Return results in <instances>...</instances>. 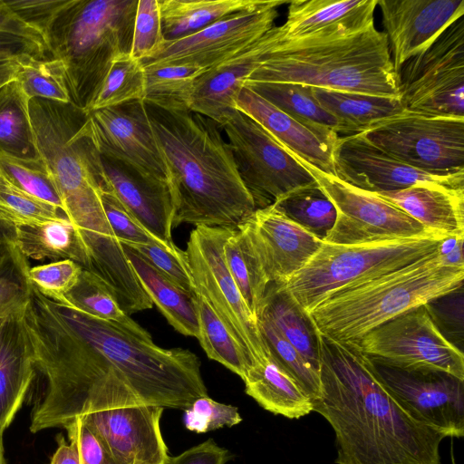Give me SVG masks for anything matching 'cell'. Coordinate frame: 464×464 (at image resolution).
<instances>
[{
    "label": "cell",
    "mask_w": 464,
    "mask_h": 464,
    "mask_svg": "<svg viewBox=\"0 0 464 464\" xmlns=\"http://www.w3.org/2000/svg\"><path fill=\"white\" fill-rule=\"evenodd\" d=\"M320 340V388L312 407L335 433V463L440 464L446 436L399 404L359 346L322 334Z\"/></svg>",
    "instance_id": "obj_1"
},
{
    "label": "cell",
    "mask_w": 464,
    "mask_h": 464,
    "mask_svg": "<svg viewBox=\"0 0 464 464\" xmlns=\"http://www.w3.org/2000/svg\"><path fill=\"white\" fill-rule=\"evenodd\" d=\"M145 106L169 171L172 227H237L256 209L216 121L191 111Z\"/></svg>",
    "instance_id": "obj_2"
},
{
    "label": "cell",
    "mask_w": 464,
    "mask_h": 464,
    "mask_svg": "<svg viewBox=\"0 0 464 464\" xmlns=\"http://www.w3.org/2000/svg\"><path fill=\"white\" fill-rule=\"evenodd\" d=\"M246 81L399 97L387 35L374 24L280 40Z\"/></svg>",
    "instance_id": "obj_3"
},
{
    "label": "cell",
    "mask_w": 464,
    "mask_h": 464,
    "mask_svg": "<svg viewBox=\"0 0 464 464\" xmlns=\"http://www.w3.org/2000/svg\"><path fill=\"white\" fill-rule=\"evenodd\" d=\"M29 111L38 154L64 215L83 238L112 233L100 197L106 180L88 113L72 102L39 98L29 101Z\"/></svg>",
    "instance_id": "obj_4"
},
{
    "label": "cell",
    "mask_w": 464,
    "mask_h": 464,
    "mask_svg": "<svg viewBox=\"0 0 464 464\" xmlns=\"http://www.w3.org/2000/svg\"><path fill=\"white\" fill-rule=\"evenodd\" d=\"M464 266L438 251L397 270L330 295L308 314L320 334L356 343L377 326L463 286Z\"/></svg>",
    "instance_id": "obj_5"
},
{
    "label": "cell",
    "mask_w": 464,
    "mask_h": 464,
    "mask_svg": "<svg viewBox=\"0 0 464 464\" xmlns=\"http://www.w3.org/2000/svg\"><path fill=\"white\" fill-rule=\"evenodd\" d=\"M138 0H69L44 34L63 62L71 102L89 112L113 63L130 53Z\"/></svg>",
    "instance_id": "obj_6"
},
{
    "label": "cell",
    "mask_w": 464,
    "mask_h": 464,
    "mask_svg": "<svg viewBox=\"0 0 464 464\" xmlns=\"http://www.w3.org/2000/svg\"><path fill=\"white\" fill-rule=\"evenodd\" d=\"M68 323L116 369L147 404L186 410L208 396L201 362L183 348L165 349L121 326L58 303Z\"/></svg>",
    "instance_id": "obj_7"
},
{
    "label": "cell",
    "mask_w": 464,
    "mask_h": 464,
    "mask_svg": "<svg viewBox=\"0 0 464 464\" xmlns=\"http://www.w3.org/2000/svg\"><path fill=\"white\" fill-rule=\"evenodd\" d=\"M446 235L340 245L323 242L285 289L308 314L334 293L397 270L438 251Z\"/></svg>",
    "instance_id": "obj_8"
},
{
    "label": "cell",
    "mask_w": 464,
    "mask_h": 464,
    "mask_svg": "<svg viewBox=\"0 0 464 464\" xmlns=\"http://www.w3.org/2000/svg\"><path fill=\"white\" fill-rule=\"evenodd\" d=\"M235 227L198 226L185 250L197 294L201 295L250 357L253 365L270 356L257 319L246 306L224 258Z\"/></svg>",
    "instance_id": "obj_9"
},
{
    "label": "cell",
    "mask_w": 464,
    "mask_h": 464,
    "mask_svg": "<svg viewBox=\"0 0 464 464\" xmlns=\"http://www.w3.org/2000/svg\"><path fill=\"white\" fill-rule=\"evenodd\" d=\"M390 157L434 175L464 172V117L403 111L361 132Z\"/></svg>",
    "instance_id": "obj_10"
},
{
    "label": "cell",
    "mask_w": 464,
    "mask_h": 464,
    "mask_svg": "<svg viewBox=\"0 0 464 464\" xmlns=\"http://www.w3.org/2000/svg\"><path fill=\"white\" fill-rule=\"evenodd\" d=\"M220 128L256 208L276 204L317 184L285 148L248 115L237 111Z\"/></svg>",
    "instance_id": "obj_11"
},
{
    "label": "cell",
    "mask_w": 464,
    "mask_h": 464,
    "mask_svg": "<svg viewBox=\"0 0 464 464\" xmlns=\"http://www.w3.org/2000/svg\"><path fill=\"white\" fill-rule=\"evenodd\" d=\"M463 17L453 23L428 50L401 67L397 75L398 89L405 111L464 117Z\"/></svg>",
    "instance_id": "obj_12"
},
{
    "label": "cell",
    "mask_w": 464,
    "mask_h": 464,
    "mask_svg": "<svg viewBox=\"0 0 464 464\" xmlns=\"http://www.w3.org/2000/svg\"><path fill=\"white\" fill-rule=\"evenodd\" d=\"M284 147L313 176L336 208L334 226L324 239V242L352 245L438 233L428 230L403 210L373 193L357 188L334 175L320 170Z\"/></svg>",
    "instance_id": "obj_13"
},
{
    "label": "cell",
    "mask_w": 464,
    "mask_h": 464,
    "mask_svg": "<svg viewBox=\"0 0 464 464\" xmlns=\"http://www.w3.org/2000/svg\"><path fill=\"white\" fill-rule=\"evenodd\" d=\"M368 357L377 379L411 417L446 438L464 436L463 380L432 367Z\"/></svg>",
    "instance_id": "obj_14"
},
{
    "label": "cell",
    "mask_w": 464,
    "mask_h": 464,
    "mask_svg": "<svg viewBox=\"0 0 464 464\" xmlns=\"http://www.w3.org/2000/svg\"><path fill=\"white\" fill-rule=\"evenodd\" d=\"M370 357L440 369L464 381V355L439 330L425 304L377 326L355 343Z\"/></svg>",
    "instance_id": "obj_15"
},
{
    "label": "cell",
    "mask_w": 464,
    "mask_h": 464,
    "mask_svg": "<svg viewBox=\"0 0 464 464\" xmlns=\"http://www.w3.org/2000/svg\"><path fill=\"white\" fill-rule=\"evenodd\" d=\"M289 1L266 0L262 5L229 15L188 37L165 42L145 65H193L211 69L255 42L275 26L278 7Z\"/></svg>",
    "instance_id": "obj_16"
},
{
    "label": "cell",
    "mask_w": 464,
    "mask_h": 464,
    "mask_svg": "<svg viewBox=\"0 0 464 464\" xmlns=\"http://www.w3.org/2000/svg\"><path fill=\"white\" fill-rule=\"evenodd\" d=\"M88 124L101 155L169 184V171L143 101L90 111Z\"/></svg>",
    "instance_id": "obj_17"
},
{
    "label": "cell",
    "mask_w": 464,
    "mask_h": 464,
    "mask_svg": "<svg viewBox=\"0 0 464 464\" xmlns=\"http://www.w3.org/2000/svg\"><path fill=\"white\" fill-rule=\"evenodd\" d=\"M164 409L136 403L81 416L119 464H164L169 457L160 421Z\"/></svg>",
    "instance_id": "obj_18"
},
{
    "label": "cell",
    "mask_w": 464,
    "mask_h": 464,
    "mask_svg": "<svg viewBox=\"0 0 464 464\" xmlns=\"http://www.w3.org/2000/svg\"><path fill=\"white\" fill-rule=\"evenodd\" d=\"M333 160L338 179L367 192L400 190L420 182L464 188V172L440 176L419 170L390 157L362 133L339 136Z\"/></svg>",
    "instance_id": "obj_19"
},
{
    "label": "cell",
    "mask_w": 464,
    "mask_h": 464,
    "mask_svg": "<svg viewBox=\"0 0 464 464\" xmlns=\"http://www.w3.org/2000/svg\"><path fill=\"white\" fill-rule=\"evenodd\" d=\"M237 227L247 237L269 285L285 284L324 242L288 218L276 204L256 208Z\"/></svg>",
    "instance_id": "obj_20"
},
{
    "label": "cell",
    "mask_w": 464,
    "mask_h": 464,
    "mask_svg": "<svg viewBox=\"0 0 464 464\" xmlns=\"http://www.w3.org/2000/svg\"><path fill=\"white\" fill-rule=\"evenodd\" d=\"M396 74L464 16V0H377Z\"/></svg>",
    "instance_id": "obj_21"
},
{
    "label": "cell",
    "mask_w": 464,
    "mask_h": 464,
    "mask_svg": "<svg viewBox=\"0 0 464 464\" xmlns=\"http://www.w3.org/2000/svg\"><path fill=\"white\" fill-rule=\"evenodd\" d=\"M281 40L280 26H274L230 58L200 75L195 83L190 111L219 126L237 111L236 101L246 81Z\"/></svg>",
    "instance_id": "obj_22"
},
{
    "label": "cell",
    "mask_w": 464,
    "mask_h": 464,
    "mask_svg": "<svg viewBox=\"0 0 464 464\" xmlns=\"http://www.w3.org/2000/svg\"><path fill=\"white\" fill-rule=\"evenodd\" d=\"M107 188L150 233L169 246L174 202L170 185L101 155Z\"/></svg>",
    "instance_id": "obj_23"
},
{
    "label": "cell",
    "mask_w": 464,
    "mask_h": 464,
    "mask_svg": "<svg viewBox=\"0 0 464 464\" xmlns=\"http://www.w3.org/2000/svg\"><path fill=\"white\" fill-rule=\"evenodd\" d=\"M236 108L255 120L280 144L320 170L335 176L333 147L304 125L244 86Z\"/></svg>",
    "instance_id": "obj_24"
},
{
    "label": "cell",
    "mask_w": 464,
    "mask_h": 464,
    "mask_svg": "<svg viewBox=\"0 0 464 464\" xmlns=\"http://www.w3.org/2000/svg\"><path fill=\"white\" fill-rule=\"evenodd\" d=\"M373 194L403 210L428 230L448 237L464 236V188L420 182L403 189Z\"/></svg>",
    "instance_id": "obj_25"
},
{
    "label": "cell",
    "mask_w": 464,
    "mask_h": 464,
    "mask_svg": "<svg viewBox=\"0 0 464 464\" xmlns=\"http://www.w3.org/2000/svg\"><path fill=\"white\" fill-rule=\"evenodd\" d=\"M377 0H294L280 25L281 41L339 29L360 31L374 24Z\"/></svg>",
    "instance_id": "obj_26"
},
{
    "label": "cell",
    "mask_w": 464,
    "mask_h": 464,
    "mask_svg": "<svg viewBox=\"0 0 464 464\" xmlns=\"http://www.w3.org/2000/svg\"><path fill=\"white\" fill-rule=\"evenodd\" d=\"M35 371L22 313L6 318L0 328V433L22 406Z\"/></svg>",
    "instance_id": "obj_27"
},
{
    "label": "cell",
    "mask_w": 464,
    "mask_h": 464,
    "mask_svg": "<svg viewBox=\"0 0 464 464\" xmlns=\"http://www.w3.org/2000/svg\"><path fill=\"white\" fill-rule=\"evenodd\" d=\"M243 382L246 393L274 414L299 419L313 411L310 397L271 355L255 363Z\"/></svg>",
    "instance_id": "obj_28"
},
{
    "label": "cell",
    "mask_w": 464,
    "mask_h": 464,
    "mask_svg": "<svg viewBox=\"0 0 464 464\" xmlns=\"http://www.w3.org/2000/svg\"><path fill=\"white\" fill-rule=\"evenodd\" d=\"M288 114L334 148L341 136L338 121L316 101L312 87L292 82H252L244 85Z\"/></svg>",
    "instance_id": "obj_29"
},
{
    "label": "cell",
    "mask_w": 464,
    "mask_h": 464,
    "mask_svg": "<svg viewBox=\"0 0 464 464\" xmlns=\"http://www.w3.org/2000/svg\"><path fill=\"white\" fill-rule=\"evenodd\" d=\"M320 105L341 126V136L361 133L376 123L405 111L399 97L348 92L312 87Z\"/></svg>",
    "instance_id": "obj_30"
},
{
    "label": "cell",
    "mask_w": 464,
    "mask_h": 464,
    "mask_svg": "<svg viewBox=\"0 0 464 464\" xmlns=\"http://www.w3.org/2000/svg\"><path fill=\"white\" fill-rule=\"evenodd\" d=\"M137 277L169 324L179 333L198 337V324L189 296L132 247L121 244Z\"/></svg>",
    "instance_id": "obj_31"
},
{
    "label": "cell",
    "mask_w": 464,
    "mask_h": 464,
    "mask_svg": "<svg viewBox=\"0 0 464 464\" xmlns=\"http://www.w3.org/2000/svg\"><path fill=\"white\" fill-rule=\"evenodd\" d=\"M259 315L266 317L285 339L319 372L320 334L310 315L285 289L283 285L270 284L268 285Z\"/></svg>",
    "instance_id": "obj_32"
},
{
    "label": "cell",
    "mask_w": 464,
    "mask_h": 464,
    "mask_svg": "<svg viewBox=\"0 0 464 464\" xmlns=\"http://www.w3.org/2000/svg\"><path fill=\"white\" fill-rule=\"evenodd\" d=\"M167 42L193 35L234 14L262 5L266 0H158Z\"/></svg>",
    "instance_id": "obj_33"
},
{
    "label": "cell",
    "mask_w": 464,
    "mask_h": 464,
    "mask_svg": "<svg viewBox=\"0 0 464 464\" xmlns=\"http://www.w3.org/2000/svg\"><path fill=\"white\" fill-rule=\"evenodd\" d=\"M14 228V244L26 258L53 262L71 259L85 269L89 267L82 235L69 219Z\"/></svg>",
    "instance_id": "obj_34"
},
{
    "label": "cell",
    "mask_w": 464,
    "mask_h": 464,
    "mask_svg": "<svg viewBox=\"0 0 464 464\" xmlns=\"http://www.w3.org/2000/svg\"><path fill=\"white\" fill-rule=\"evenodd\" d=\"M29 99L13 80L0 88V153L41 160L29 111Z\"/></svg>",
    "instance_id": "obj_35"
},
{
    "label": "cell",
    "mask_w": 464,
    "mask_h": 464,
    "mask_svg": "<svg viewBox=\"0 0 464 464\" xmlns=\"http://www.w3.org/2000/svg\"><path fill=\"white\" fill-rule=\"evenodd\" d=\"M61 304L113 323L140 338L152 339L149 332L122 311L107 285L88 269L82 268L76 285L64 295Z\"/></svg>",
    "instance_id": "obj_36"
},
{
    "label": "cell",
    "mask_w": 464,
    "mask_h": 464,
    "mask_svg": "<svg viewBox=\"0 0 464 464\" xmlns=\"http://www.w3.org/2000/svg\"><path fill=\"white\" fill-rule=\"evenodd\" d=\"M193 304L198 324V340L206 354L244 381L253 366L250 357L205 297L197 294Z\"/></svg>",
    "instance_id": "obj_37"
},
{
    "label": "cell",
    "mask_w": 464,
    "mask_h": 464,
    "mask_svg": "<svg viewBox=\"0 0 464 464\" xmlns=\"http://www.w3.org/2000/svg\"><path fill=\"white\" fill-rule=\"evenodd\" d=\"M144 69L143 102L168 111H190L196 81L208 71L193 65H145Z\"/></svg>",
    "instance_id": "obj_38"
},
{
    "label": "cell",
    "mask_w": 464,
    "mask_h": 464,
    "mask_svg": "<svg viewBox=\"0 0 464 464\" xmlns=\"http://www.w3.org/2000/svg\"><path fill=\"white\" fill-rule=\"evenodd\" d=\"M223 251L231 276L249 311L257 319L269 283L246 234L235 227Z\"/></svg>",
    "instance_id": "obj_39"
},
{
    "label": "cell",
    "mask_w": 464,
    "mask_h": 464,
    "mask_svg": "<svg viewBox=\"0 0 464 464\" xmlns=\"http://www.w3.org/2000/svg\"><path fill=\"white\" fill-rule=\"evenodd\" d=\"M26 97L63 103L71 102L66 72L63 62L53 57H28L19 61L14 79Z\"/></svg>",
    "instance_id": "obj_40"
},
{
    "label": "cell",
    "mask_w": 464,
    "mask_h": 464,
    "mask_svg": "<svg viewBox=\"0 0 464 464\" xmlns=\"http://www.w3.org/2000/svg\"><path fill=\"white\" fill-rule=\"evenodd\" d=\"M144 94L145 69L141 61L130 53L121 54L113 61L90 111L143 101Z\"/></svg>",
    "instance_id": "obj_41"
},
{
    "label": "cell",
    "mask_w": 464,
    "mask_h": 464,
    "mask_svg": "<svg viewBox=\"0 0 464 464\" xmlns=\"http://www.w3.org/2000/svg\"><path fill=\"white\" fill-rule=\"evenodd\" d=\"M276 205L288 218L323 241L335 223L336 208L318 184L296 191Z\"/></svg>",
    "instance_id": "obj_42"
},
{
    "label": "cell",
    "mask_w": 464,
    "mask_h": 464,
    "mask_svg": "<svg viewBox=\"0 0 464 464\" xmlns=\"http://www.w3.org/2000/svg\"><path fill=\"white\" fill-rule=\"evenodd\" d=\"M0 219L15 227L68 218L57 207L14 185L0 169Z\"/></svg>",
    "instance_id": "obj_43"
},
{
    "label": "cell",
    "mask_w": 464,
    "mask_h": 464,
    "mask_svg": "<svg viewBox=\"0 0 464 464\" xmlns=\"http://www.w3.org/2000/svg\"><path fill=\"white\" fill-rule=\"evenodd\" d=\"M29 264L15 244L0 250V317L21 314L30 297Z\"/></svg>",
    "instance_id": "obj_44"
},
{
    "label": "cell",
    "mask_w": 464,
    "mask_h": 464,
    "mask_svg": "<svg viewBox=\"0 0 464 464\" xmlns=\"http://www.w3.org/2000/svg\"><path fill=\"white\" fill-rule=\"evenodd\" d=\"M257 323L271 357L298 382L311 401L314 400L320 388L319 372L285 339L266 317L259 315Z\"/></svg>",
    "instance_id": "obj_45"
},
{
    "label": "cell",
    "mask_w": 464,
    "mask_h": 464,
    "mask_svg": "<svg viewBox=\"0 0 464 464\" xmlns=\"http://www.w3.org/2000/svg\"><path fill=\"white\" fill-rule=\"evenodd\" d=\"M0 169L14 185L63 211L62 199L42 160H24L0 153Z\"/></svg>",
    "instance_id": "obj_46"
},
{
    "label": "cell",
    "mask_w": 464,
    "mask_h": 464,
    "mask_svg": "<svg viewBox=\"0 0 464 464\" xmlns=\"http://www.w3.org/2000/svg\"><path fill=\"white\" fill-rule=\"evenodd\" d=\"M100 197L108 222L117 237L124 245H156L170 251L177 246H169L150 233L126 208L107 186L100 188Z\"/></svg>",
    "instance_id": "obj_47"
},
{
    "label": "cell",
    "mask_w": 464,
    "mask_h": 464,
    "mask_svg": "<svg viewBox=\"0 0 464 464\" xmlns=\"http://www.w3.org/2000/svg\"><path fill=\"white\" fill-rule=\"evenodd\" d=\"M166 42L158 0H139L136 9L130 54L140 61L160 51Z\"/></svg>",
    "instance_id": "obj_48"
},
{
    "label": "cell",
    "mask_w": 464,
    "mask_h": 464,
    "mask_svg": "<svg viewBox=\"0 0 464 464\" xmlns=\"http://www.w3.org/2000/svg\"><path fill=\"white\" fill-rule=\"evenodd\" d=\"M82 266L71 259H63L29 268L28 278L41 294L58 303L76 285Z\"/></svg>",
    "instance_id": "obj_49"
},
{
    "label": "cell",
    "mask_w": 464,
    "mask_h": 464,
    "mask_svg": "<svg viewBox=\"0 0 464 464\" xmlns=\"http://www.w3.org/2000/svg\"><path fill=\"white\" fill-rule=\"evenodd\" d=\"M241 421L237 407L218 402L208 396L198 398L184 410L186 429L197 433L233 427Z\"/></svg>",
    "instance_id": "obj_50"
},
{
    "label": "cell",
    "mask_w": 464,
    "mask_h": 464,
    "mask_svg": "<svg viewBox=\"0 0 464 464\" xmlns=\"http://www.w3.org/2000/svg\"><path fill=\"white\" fill-rule=\"evenodd\" d=\"M127 246L135 249L189 296L194 297L197 295L185 251L180 248L170 251L156 245Z\"/></svg>",
    "instance_id": "obj_51"
},
{
    "label": "cell",
    "mask_w": 464,
    "mask_h": 464,
    "mask_svg": "<svg viewBox=\"0 0 464 464\" xmlns=\"http://www.w3.org/2000/svg\"><path fill=\"white\" fill-rule=\"evenodd\" d=\"M10 10L24 23L44 34L69 0H5ZM45 41V40H44Z\"/></svg>",
    "instance_id": "obj_52"
},
{
    "label": "cell",
    "mask_w": 464,
    "mask_h": 464,
    "mask_svg": "<svg viewBox=\"0 0 464 464\" xmlns=\"http://www.w3.org/2000/svg\"><path fill=\"white\" fill-rule=\"evenodd\" d=\"M63 428L67 430L69 440L77 447L81 464H119L80 417Z\"/></svg>",
    "instance_id": "obj_53"
},
{
    "label": "cell",
    "mask_w": 464,
    "mask_h": 464,
    "mask_svg": "<svg viewBox=\"0 0 464 464\" xmlns=\"http://www.w3.org/2000/svg\"><path fill=\"white\" fill-rule=\"evenodd\" d=\"M462 304L463 295L462 287H460L450 294L429 302L425 305L436 325L440 323L443 324V329L453 328L455 334L458 335L457 331L462 334V331L458 328V324L462 327Z\"/></svg>",
    "instance_id": "obj_54"
},
{
    "label": "cell",
    "mask_w": 464,
    "mask_h": 464,
    "mask_svg": "<svg viewBox=\"0 0 464 464\" xmlns=\"http://www.w3.org/2000/svg\"><path fill=\"white\" fill-rule=\"evenodd\" d=\"M28 57H50L48 49L42 44L24 36L0 31V63L21 61Z\"/></svg>",
    "instance_id": "obj_55"
},
{
    "label": "cell",
    "mask_w": 464,
    "mask_h": 464,
    "mask_svg": "<svg viewBox=\"0 0 464 464\" xmlns=\"http://www.w3.org/2000/svg\"><path fill=\"white\" fill-rule=\"evenodd\" d=\"M231 458L229 450L208 439L179 455L169 456L164 464H226Z\"/></svg>",
    "instance_id": "obj_56"
},
{
    "label": "cell",
    "mask_w": 464,
    "mask_h": 464,
    "mask_svg": "<svg viewBox=\"0 0 464 464\" xmlns=\"http://www.w3.org/2000/svg\"><path fill=\"white\" fill-rule=\"evenodd\" d=\"M0 31L19 34L44 44V36L35 29L20 20L7 6L5 0H0Z\"/></svg>",
    "instance_id": "obj_57"
},
{
    "label": "cell",
    "mask_w": 464,
    "mask_h": 464,
    "mask_svg": "<svg viewBox=\"0 0 464 464\" xmlns=\"http://www.w3.org/2000/svg\"><path fill=\"white\" fill-rule=\"evenodd\" d=\"M463 237L464 236L449 237L441 241L438 254L445 264L464 266Z\"/></svg>",
    "instance_id": "obj_58"
},
{
    "label": "cell",
    "mask_w": 464,
    "mask_h": 464,
    "mask_svg": "<svg viewBox=\"0 0 464 464\" xmlns=\"http://www.w3.org/2000/svg\"><path fill=\"white\" fill-rule=\"evenodd\" d=\"M50 464H81L79 451L74 442L66 443L62 437Z\"/></svg>",
    "instance_id": "obj_59"
},
{
    "label": "cell",
    "mask_w": 464,
    "mask_h": 464,
    "mask_svg": "<svg viewBox=\"0 0 464 464\" xmlns=\"http://www.w3.org/2000/svg\"><path fill=\"white\" fill-rule=\"evenodd\" d=\"M19 68V61H5L0 63V88L15 79Z\"/></svg>",
    "instance_id": "obj_60"
},
{
    "label": "cell",
    "mask_w": 464,
    "mask_h": 464,
    "mask_svg": "<svg viewBox=\"0 0 464 464\" xmlns=\"http://www.w3.org/2000/svg\"><path fill=\"white\" fill-rule=\"evenodd\" d=\"M15 228L0 219V250L14 243Z\"/></svg>",
    "instance_id": "obj_61"
},
{
    "label": "cell",
    "mask_w": 464,
    "mask_h": 464,
    "mask_svg": "<svg viewBox=\"0 0 464 464\" xmlns=\"http://www.w3.org/2000/svg\"><path fill=\"white\" fill-rule=\"evenodd\" d=\"M0 464H5L3 447V434L0 433Z\"/></svg>",
    "instance_id": "obj_62"
},
{
    "label": "cell",
    "mask_w": 464,
    "mask_h": 464,
    "mask_svg": "<svg viewBox=\"0 0 464 464\" xmlns=\"http://www.w3.org/2000/svg\"><path fill=\"white\" fill-rule=\"evenodd\" d=\"M8 318V317H7ZM6 318L0 317V328L2 327L3 324L5 323Z\"/></svg>",
    "instance_id": "obj_63"
}]
</instances>
